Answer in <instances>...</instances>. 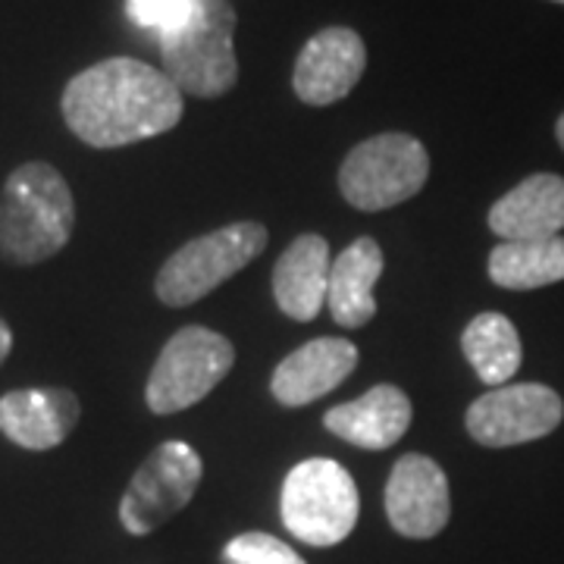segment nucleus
I'll use <instances>...</instances> for the list:
<instances>
[{
	"label": "nucleus",
	"instance_id": "412c9836",
	"mask_svg": "<svg viewBox=\"0 0 564 564\" xmlns=\"http://www.w3.org/2000/svg\"><path fill=\"white\" fill-rule=\"evenodd\" d=\"M192 10V0H126V13L139 29L154 32L158 39L173 32Z\"/></svg>",
	"mask_w": 564,
	"mask_h": 564
},
{
	"label": "nucleus",
	"instance_id": "4be33fe9",
	"mask_svg": "<svg viewBox=\"0 0 564 564\" xmlns=\"http://www.w3.org/2000/svg\"><path fill=\"white\" fill-rule=\"evenodd\" d=\"M10 351H13V333H10L7 321H0V364L7 361Z\"/></svg>",
	"mask_w": 564,
	"mask_h": 564
},
{
	"label": "nucleus",
	"instance_id": "aec40b11",
	"mask_svg": "<svg viewBox=\"0 0 564 564\" xmlns=\"http://www.w3.org/2000/svg\"><path fill=\"white\" fill-rule=\"evenodd\" d=\"M223 564H307L292 549L270 533H242L223 549Z\"/></svg>",
	"mask_w": 564,
	"mask_h": 564
},
{
	"label": "nucleus",
	"instance_id": "1a4fd4ad",
	"mask_svg": "<svg viewBox=\"0 0 564 564\" xmlns=\"http://www.w3.org/2000/svg\"><path fill=\"white\" fill-rule=\"evenodd\" d=\"M564 417V402L543 383L499 386L467 408V433L480 445L508 448L549 436Z\"/></svg>",
	"mask_w": 564,
	"mask_h": 564
},
{
	"label": "nucleus",
	"instance_id": "4468645a",
	"mask_svg": "<svg viewBox=\"0 0 564 564\" xmlns=\"http://www.w3.org/2000/svg\"><path fill=\"white\" fill-rule=\"evenodd\" d=\"M489 229L502 242L555 239L564 229V180L555 173H533L492 204Z\"/></svg>",
	"mask_w": 564,
	"mask_h": 564
},
{
	"label": "nucleus",
	"instance_id": "6ab92c4d",
	"mask_svg": "<svg viewBox=\"0 0 564 564\" xmlns=\"http://www.w3.org/2000/svg\"><path fill=\"white\" fill-rule=\"evenodd\" d=\"M462 351L477 377L489 386H505L521 367V336L505 314L486 311L467 323L462 333Z\"/></svg>",
	"mask_w": 564,
	"mask_h": 564
},
{
	"label": "nucleus",
	"instance_id": "5701e85b",
	"mask_svg": "<svg viewBox=\"0 0 564 564\" xmlns=\"http://www.w3.org/2000/svg\"><path fill=\"white\" fill-rule=\"evenodd\" d=\"M555 135H558V144L564 148V113H562V120H558V126H555Z\"/></svg>",
	"mask_w": 564,
	"mask_h": 564
},
{
	"label": "nucleus",
	"instance_id": "423d86ee",
	"mask_svg": "<svg viewBox=\"0 0 564 564\" xmlns=\"http://www.w3.org/2000/svg\"><path fill=\"white\" fill-rule=\"evenodd\" d=\"M430 180V154L404 132L361 141L339 170L343 198L358 210H389L414 198Z\"/></svg>",
	"mask_w": 564,
	"mask_h": 564
},
{
	"label": "nucleus",
	"instance_id": "0eeeda50",
	"mask_svg": "<svg viewBox=\"0 0 564 564\" xmlns=\"http://www.w3.org/2000/svg\"><path fill=\"white\" fill-rule=\"evenodd\" d=\"M236 364L232 343L204 326H185L151 367L144 402L154 414H176L214 392Z\"/></svg>",
	"mask_w": 564,
	"mask_h": 564
},
{
	"label": "nucleus",
	"instance_id": "ddd939ff",
	"mask_svg": "<svg viewBox=\"0 0 564 564\" xmlns=\"http://www.w3.org/2000/svg\"><path fill=\"white\" fill-rule=\"evenodd\" d=\"M358 367V348L348 339H314L295 348L273 370L270 392L285 408H304L343 386Z\"/></svg>",
	"mask_w": 564,
	"mask_h": 564
},
{
	"label": "nucleus",
	"instance_id": "f3484780",
	"mask_svg": "<svg viewBox=\"0 0 564 564\" xmlns=\"http://www.w3.org/2000/svg\"><path fill=\"white\" fill-rule=\"evenodd\" d=\"M383 251L370 236H361L345 248L329 270V289H326L333 321L345 329H358L373 321L377 314L373 285L383 276Z\"/></svg>",
	"mask_w": 564,
	"mask_h": 564
},
{
	"label": "nucleus",
	"instance_id": "f03ea898",
	"mask_svg": "<svg viewBox=\"0 0 564 564\" xmlns=\"http://www.w3.org/2000/svg\"><path fill=\"white\" fill-rule=\"evenodd\" d=\"M76 229L69 182L51 163H22L0 188V261L13 267L51 261Z\"/></svg>",
	"mask_w": 564,
	"mask_h": 564
},
{
	"label": "nucleus",
	"instance_id": "7ed1b4c3",
	"mask_svg": "<svg viewBox=\"0 0 564 564\" xmlns=\"http://www.w3.org/2000/svg\"><path fill=\"white\" fill-rule=\"evenodd\" d=\"M236 10L229 0H192L188 17L161 35L163 73L182 95L214 101L236 88Z\"/></svg>",
	"mask_w": 564,
	"mask_h": 564
},
{
	"label": "nucleus",
	"instance_id": "f257e3e1",
	"mask_svg": "<svg viewBox=\"0 0 564 564\" xmlns=\"http://www.w3.org/2000/svg\"><path fill=\"white\" fill-rule=\"evenodd\" d=\"M61 110L76 139L107 151L170 132L185 104L166 73L135 57H110L66 82Z\"/></svg>",
	"mask_w": 564,
	"mask_h": 564
},
{
	"label": "nucleus",
	"instance_id": "20e7f679",
	"mask_svg": "<svg viewBox=\"0 0 564 564\" xmlns=\"http://www.w3.org/2000/svg\"><path fill=\"white\" fill-rule=\"evenodd\" d=\"M280 514L285 530L307 545L343 543L358 524L361 496L339 462L311 458L295 464L282 484Z\"/></svg>",
	"mask_w": 564,
	"mask_h": 564
},
{
	"label": "nucleus",
	"instance_id": "a211bd4d",
	"mask_svg": "<svg viewBox=\"0 0 564 564\" xmlns=\"http://www.w3.org/2000/svg\"><path fill=\"white\" fill-rule=\"evenodd\" d=\"M489 280L511 292H530L564 280V236L499 242L489 254Z\"/></svg>",
	"mask_w": 564,
	"mask_h": 564
},
{
	"label": "nucleus",
	"instance_id": "6e6552de",
	"mask_svg": "<svg viewBox=\"0 0 564 564\" xmlns=\"http://www.w3.org/2000/svg\"><path fill=\"white\" fill-rule=\"evenodd\" d=\"M204 464L198 452L185 443L158 445L132 480L126 486L120 502V521L132 536H148L163 527L173 514H180L192 496L198 492Z\"/></svg>",
	"mask_w": 564,
	"mask_h": 564
},
{
	"label": "nucleus",
	"instance_id": "9d476101",
	"mask_svg": "<svg viewBox=\"0 0 564 564\" xmlns=\"http://www.w3.org/2000/svg\"><path fill=\"white\" fill-rule=\"evenodd\" d=\"M386 514L395 533L408 540L440 536L452 518V492L443 467L426 455H404L386 484Z\"/></svg>",
	"mask_w": 564,
	"mask_h": 564
},
{
	"label": "nucleus",
	"instance_id": "b1692460",
	"mask_svg": "<svg viewBox=\"0 0 564 564\" xmlns=\"http://www.w3.org/2000/svg\"><path fill=\"white\" fill-rule=\"evenodd\" d=\"M555 3H564V0H555Z\"/></svg>",
	"mask_w": 564,
	"mask_h": 564
},
{
	"label": "nucleus",
	"instance_id": "dca6fc26",
	"mask_svg": "<svg viewBox=\"0 0 564 564\" xmlns=\"http://www.w3.org/2000/svg\"><path fill=\"white\" fill-rule=\"evenodd\" d=\"M329 245L323 236H299L273 267V299L292 321H314L329 289Z\"/></svg>",
	"mask_w": 564,
	"mask_h": 564
},
{
	"label": "nucleus",
	"instance_id": "f8f14e48",
	"mask_svg": "<svg viewBox=\"0 0 564 564\" xmlns=\"http://www.w3.org/2000/svg\"><path fill=\"white\" fill-rule=\"evenodd\" d=\"M79 417V395L69 389H13L0 395V433L29 452L57 448Z\"/></svg>",
	"mask_w": 564,
	"mask_h": 564
},
{
	"label": "nucleus",
	"instance_id": "9b49d317",
	"mask_svg": "<svg viewBox=\"0 0 564 564\" xmlns=\"http://www.w3.org/2000/svg\"><path fill=\"white\" fill-rule=\"evenodd\" d=\"M367 66V47L355 29L329 25L307 41L295 61V95L311 107H329L355 91Z\"/></svg>",
	"mask_w": 564,
	"mask_h": 564
},
{
	"label": "nucleus",
	"instance_id": "39448f33",
	"mask_svg": "<svg viewBox=\"0 0 564 564\" xmlns=\"http://www.w3.org/2000/svg\"><path fill=\"white\" fill-rule=\"evenodd\" d=\"M263 248L267 229L261 223H229L170 254L158 273L154 292L166 307H188L245 270Z\"/></svg>",
	"mask_w": 564,
	"mask_h": 564
},
{
	"label": "nucleus",
	"instance_id": "2eb2a0df",
	"mask_svg": "<svg viewBox=\"0 0 564 564\" xmlns=\"http://www.w3.org/2000/svg\"><path fill=\"white\" fill-rule=\"evenodd\" d=\"M323 426L345 443L383 452L402 440L411 426V399L399 386H373L355 402L336 404L323 414Z\"/></svg>",
	"mask_w": 564,
	"mask_h": 564
}]
</instances>
